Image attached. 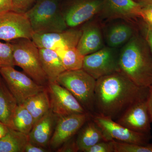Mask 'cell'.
<instances>
[{"label":"cell","instance_id":"cell-21","mask_svg":"<svg viewBox=\"0 0 152 152\" xmlns=\"http://www.w3.org/2000/svg\"><path fill=\"white\" fill-rule=\"evenodd\" d=\"M42 66L49 82H56L61 74L66 71L59 56L56 51L39 48Z\"/></svg>","mask_w":152,"mask_h":152},{"label":"cell","instance_id":"cell-35","mask_svg":"<svg viewBox=\"0 0 152 152\" xmlns=\"http://www.w3.org/2000/svg\"><path fill=\"white\" fill-rule=\"evenodd\" d=\"M147 103L148 109L149 112L151 121L152 123V84L148 87V96L147 98Z\"/></svg>","mask_w":152,"mask_h":152},{"label":"cell","instance_id":"cell-17","mask_svg":"<svg viewBox=\"0 0 152 152\" xmlns=\"http://www.w3.org/2000/svg\"><path fill=\"white\" fill-rule=\"evenodd\" d=\"M58 118L50 109L35 123L28 134L29 142L44 148L49 147Z\"/></svg>","mask_w":152,"mask_h":152},{"label":"cell","instance_id":"cell-11","mask_svg":"<svg viewBox=\"0 0 152 152\" xmlns=\"http://www.w3.org/2000/svg\"><path fill=\"white\" fill-rule=\"evenodd\" d=\"M82 33L81 28H68L56 32L34 33L31 40L39 48L58 52L77 47Z\"/></svg>","mask_w":152,"mask_h":152},{"label":"cell","instance_id":"cell-7","mask_svg":"<svg viewBox=\"0 0 152 152\" xmlns=\"http://www.w3.org/2000/svg\"><path fill=\"white\" fill-rule=\"evenodd\" d=\"M119 53L116 48L105 46L85 56L83 69L96 80L120 72Z\"/></svg>","mask_w":152,"mask_h":152},{"label":"cell","instance_id":"cell-5","mask_svg":"<svg viewBox=\"0 0 152 152\" xmlns=\"http://www.w3.org/2000/svg\"><path fill=\"white\" fill-rule=\"evenodd\" d=\"M56 82L69 91L87 113H94L96 79L82 69L65 71Z\"/></svg>","mask_w":152,"mask_h":152},{"label":"cell","instance_id":"cell-28","mask_svg":"<svg viewBox=\"0 0 152 152\" xmlns=\"http://www.w3.org/2000/svg\"><path fill=\"white\" fill-rule=\"evenodd\" d=\"M85 152H114L113 141H102L95 144Z\"/></svg>","mask_w":152,"mask_h":152},{"label":"cell","instance_id":"cell-16","mask_svg":"<svg viewBox=\"0 0 152 152\" xmlns=\"http://www.w3.org/2000/svg\"><path fill=\"white\" fill-rule=\"evenodd\" d=\"M94 18L81 27L82 34L77 48L84 56L97 51L105 46L102 24L99 20Z\"/></svg>","mask_w":152,"mask_h":152},{"label":"cell","instance_id":"cell-12","mask_svg":"<svg viewBox=\"0 0 152 152\" xmlns=\"http://www.w3.org/2000/svg\"><path fill=\"white\" fill-rule=\"evenodd\" d=\"M34 34L24 13L12 10L0 14V40L7 42L20 38L31 39Z\"/></svg>","mask_w":152,"mask_h":152},{"label":"cell","instance_id":"cell-13","mask_svg":"<svg viewBox=\"0 0 152 152\" xmlns=\"http://www.w3.org/2000/svg\"><path fill=\"white\" fill-rule=\"evenodd\" d=\"M91 114H73L59 117L53 134L49 144L53 150L58 149L70 139L73 137Z\"/></svg>","mask_w":152,"mask_h":152},{"label":"cell","instance_id":"cell-24","mask_svg":"<svg viewBox=\"0 0 152 152\" xmlns=\"http://www.w3.org/2000/svg\"><path fill=\"white\" fill-rule=\"evenodd\" d=\"M56 52L61 60L66 71L76 70L83 69L85 56L81 53L77 47Z\"/></svg>","mask_w":152,"mask_h":152},{"label":"cell","instance_id":"cell-19","mask_svg":"<svg viewBox=\"0 0 152 152\" xmlns=\"http://www.w3.org/2000/svg\"><path fill=\"white\" fill-rule=\"evenodd\" d=\"M18 105L15 98L0 76V122L15 130L13 118Z\"/></svg>","mask_w":152,"mask_h":152},{"label":"cell","instance_id":"cell-2","mask_svg":"<svg viewBox=\"0 0 152 152\" xmlns=\"http://www.w3.org/2000/svg\"><path fill=\"white\" fill-rule=\"evenodd\" d=\"M120 72L139 86L152 84V53L144 36L136 33L119 53Z\"/></svg>","mask_w":152,"mask_h":152},{"label":"cell","instance_id":"cell-1","mask_svg":"<svg viewBox=\"0 0 152 152\" xmlns=\"http://www.w3.org/2000/svg\"><path fill=\"white\" fill-rule=\"evenodd\" d=\"M148 92L121 72L104 76L96 82L94 113L116 120L133 104L146 99Z\"/></svg>","mask_w":152,"mask_h":152},{"label":"cell","instance_id":"cell-33","mask_svg":"<svg viewBox=\"0 0 152 152\" xmlns=\"http://www.w3.org/2000/svg\"><path fill=\"white\" fill-rule=\"evenodd\" d=\"M12 0H0V14L12 10Z\"/></svg>","mask_w":152,"mask_h":152},{"label":"cell","instance_id":"cell-14","mask_svg":"<svg viewBox=\"0 0 152 152\" xmlns=\"http://www.w3.org/2000/svg\"><path fill=\"white\" fill-rule=\"evenodd\" d=\"M142 6L135 0H104L103 6L99 18L111 21L124 20L133 23L141 18Z\"/></svg>","mask_w":152,"mask_h":152},{"label":"cell","instance_id":"cell-23","mask_svg":"<svg viewBox=\"0 0 152 152\" xmlns=\"http://www.w3.org/2000/svg\"><path fill=\"white\" fill-rule=\"evenodd\" d=\"M28 134L10 129L0 139V152H24L28 142Z\"/></svg>","mask_w":152,"mask_h":152},{"label":"cell","instance_id":"cell-18","mask_svg":"<svg viewBox=\"0 0 152 152\" xmlns=\"http://www.w3.org/2000/svg\"><path fill=\"white\" fill-rule=\"evenodd\" d=\"M137 33L132 23L123 20L110 26L104 35L107 46L117 49L127 43Z\"/></svg>","mask_w":152,"mask_h":152},{"label":"cell","instance_id":"cell-39","mask_svg":"<svg viewBox=\"0 0 152 152\" xmlns=\"http://www.w3.org/2000/svg\"></svg>","mask_w":152,"mask_h":152},{"label":"cell","instance_id":"cell-36","mask_svg":"<svg viewBox=\"0 0 152 152\" xmlns=\"http://www.w3.org/2000/svg\"><path fill=\"white\" fill-rule=\"evenodd\" d=\"M9 129L10 128L0 122V139L4 137L7 134Z\"/></svg>","mask_w":152,"mask_h":152},{"label":"cell","instance_id":"cell-32","mask_svg":"<svg viewBox=\"0 0 152 152\" xmlns=\"http://www.w3.org/2000/svg\"><path fill=\"white\" fill-rule=\"evenodd\" d=\"M49 150L47 148L38 145L29 141L27 144L24 152H47Z\"/></svg>","mask_w":152,"mask_h":152},{"label":"cell","instance_id":"cell-10","mask_svg":"<svg viewBox=\"0 0 152 152\" xmlns=\"http://www.w3.org/2000/svg\"><path fill=\"white\" fill-rule=\"evenodd\" d=\"M47 87L50 109L58 117L88 113L69 91L56 82H49Z\"/></svg>","mask_w":152,"mask_h":152},{"label":"cell","instance_id":"cell-15","mask_svg":"<svg viewBox=\"0 0 152 152\" xmlns=\"http://www.w3.org/2000/svg\"><path fill=\"white\" fill-rule=\"evenodd\" d=\"M115 121L136 132L151 135V117L147 99L133 104Z\"/></svg>","mask_w":152,"mask_h":152},{"label":"cell","instance_id":"cell-8","mask_svg":"<svg viewBox=\"0 0 152 152\" xmlns=\"http://www.w3.org/2000/svg\"><path fill=\"white\" fill-rule=\"evenodd\" d=\"M0 75L5 82L18 104L45 89L47 87L38 84L24 72L17 71L14 67L0 68Z\"/></svg>","mask_w":152,"mask_h":152},{"label":"cell","instance_id":"cell-25","mask_svg":"<svg viewBox=\"0 0 152 152\" xmlns=\"http://www.w3.org/2000/svg\"><path fill=\"white\" fill-rule=\"evenodd\" d=\"M31 114L23 104L18 105L14 114L13 124L15 130L29 134L34 125Z\"/></svg>","mask_w":152,"mask_h":152},{"label":"cell","instance_id":"cell-29","mask_svg":"<svg viewBox=\"0 0 152 152\" xmlns=\"http://www.w3.org/2000/svg\"><path fill=\"white\" fill-rule=\"evenodd\" d=\"M37 0H12V11L25 13L34 4Z\"/></svg>","mask_w":152,"mask_h":152},{"label":"cell","instance_id":"cell-3","mask_svg":"<svg viewBox=\"0 0 152 152\" xmlns=\"http://www.w3.org/2000/svg\"><path fill=\"white\" fill-rule=\"evenodd\" d=\"M59 0H37L25 13L34 33L56 32L68 28Z\"/></svg>","mask_w":152,"mask_h":152},{"label":"cell","instance_id":"cell-22","mask_svg":"<svg viewBox=\"0 0 152 152\" xmlns=\"http://www.w3.org/2000/svg\"><path fill=\"white\" fill-rule=\"evenodd\" d=\"M23 104L31 114L35 123L37 121L50 110L47 87L44 91L28 98Z\"/></svg>","mask_w":152,"mask_h":152},{"label":"cell","instance_id":"cell-26","mask_svg":"<svg viewBox=\"0 0 152 152\" xmlns=\"http://www.w3.org/2000/svg\"><path fill=\"white\" fill-rule=\"evenodd\" d=\"M114 152H152V143L146 145L121 142L113 140Z\"/></svg>","mask_w":152,"mask_h":152},{"label":"cell","instance_id":"cell-31","mask_svg":"<svg viewBox=\"0 0 152 152\" xmlns=\"http://www.w3.org/2000/svg\"><path fill=\"white\" fill-rule=\"evenodd\" d=\"M59 152H77L79 151L78 147L74 137L66 142L58 149Z\"/></svg>","mask_w":152,"mask_h":152},{"label":"cell","instance_id":"cell-4","mask_svg":"<svg viewBox=\"0 0 152 152\" xmlns=\"http://www.w3.org/2000/svg\"><path fill=\"white\" fill-rule=\"evenodd\" d=\"M8 42L12 45L15 66L21 68L38 84L47 87L49 80L42 66L39 48L31 39L20 38Z\"/></svg>","mask_w":152,"mask_h":152},{"label":"cell","instance_id":"cell-6","mask_svg":"<svg viewBox=\"0 0 152 152\" xmlns=\"http://www.w3.org/2000/svg\"><path fill=\"white\" fill-rule=\"evenodd\" d=\"M104 0H61V9L68 28L80 26L97 16Z\"/></svg>","mask_w":152,"mask_h":152},{"label":"cell","instance_id":"cell-38","mask_svg":"<svg viewBox=\"0 0 152 152\" xmlns=\"http://www.w3.org/2000/svg\"><path fill=\"white\" fill-rule=\"evenodd\" d=\"M59 1H61V0H59Z\"/></svg>","mask_w":152,"mask_h":152},{"label":"cell","instance_id":"cell-9","mask_svg":"<svg viewBox=\"0 0 152 152\" xmlns=\"http://www.w3.org/2000/svg\"><path fill=\"white\" fill-rule=\"evenodd\" d=\"M91 118L101 128L107 141L146 145L149 143L151 135L136 132L125 127L109 117L91 114Z\"/></svg>","mask_w":152,"mask_h":152},{"label":"cell","instance_id":"cell-30","mask_svg":"<svg viewBox=\"0 0 152 152\" xmlns=\"http://www.w3.org/2000/svg\"><path fill=\"white\" fill-rule=\"evenodd\" d=\"M141 5V18L144 20L146 24L152 28V2L142 4Z\"/></svg>","mask_w":152,"mask_h":152},{"label":"cell","instance_id":"cell-20","mask_svg":"<svg viewBox=\"0 0 152 152\" xmlns=\"http://www.w3.org/2000/svg\"><path fill=\"white\" fill-rule=\"evenodd\" d=\"M102 141H107L103 132L91 118L81 128L76 138L79 151L85 152L95 144Z\"/></svg>","mask_w":152,"mask_h":152},{"label":"cell","instance_id":"cell-37","mask_svg":"<svg viewBox=\"0 0 152 152\" xmlns=\"http://www.w3.org/2000/svg\"><path fill=\"white\" fill-rule=\"evenodd\" d=\"M135 1L141 4L152 2V0H135Z\"/></svg>","mask_w":152,"mask_h":152},{"label":"cell","instance_id":"cell-27","mask_svg":"<svg viewBox=\"0 0 152 152\" xmlns=\"http://www.w3.org/2000/svg\"><path fill=\"white\" fill-rule=\"evenodd\" d=\"M15 66L12 45L0 42V68Z\"/></svg>","mask_w":152,"mask_h":152},{"label":"cell","instance_id":"cell-34","mask_svg":"<svg viewBox=\"0 0 152 152\" xmlns=\"http://www.w3.org/2000/svg\"><path fill=\"white\" fill-rule=\"evenodd\" d=\"M145 25L144 37L148 42L152 53V28L146 24Z\"/></svg>","mask_w":152,"mask_h":152}]
</instances>
